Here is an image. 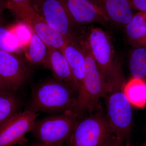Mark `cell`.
Here are the masks:
<instances>
[{"mask_svg": "<svg viewBox=\"0 0 146 146\" xmlns=\"http://www.w3.org/2000/svg\"><path fill=\"white\" fill-rule=\"evenodd\" d=\"M105 80L106 117L114 134L123 141L131 131L132 112L124 91L126 82L120 63L114 62Z\"/></svg>", "mask_w": 146, "mask_h": 146, "instance_id": "cell-1", "label": "cell"}, {"mask_svg": "<svg viewBox=\"0 0 146 146\" xmlns=\"http://www.w3.org/2000/svg\"><path fill=\"white\" fill-rule=\"evenodd\" d=\"M78 94L57 80L44 82L33 89L29 109L36 112L72 111L76 112Z\"/></svg>", "mask_w": 146, "mask_h": 146, "instance_id": "cell-2", "label": "cell"}, {"mask_svg": "<svg viewBox=\"0 0 146 146\" xmlns=\"http://www.w3.org/2000/svg\"><path fill=\"white\" fill-rule=\"evenodd\" d=\"M85 56V68L83 84L77 97L76 110L80 117L86 111L92 112L98 107L100 99L105 97L107 92L106 81L96 60L88 48L82 45Z\"/></svg>", "mask_w": 146, "mask_h": 146, "instance_id": "cell-3", "label": "cell"}, {"mask_svg": "<svg viewBox=\"0 0 146 146\" xmlns=\"http://www.w3.org/2000/svg\"><path fill=\"white\" fill-rule=\"evenodd\" d=\"M106 115L100 112L78 118L67 146H102L114 135Z\"/></svg>", "mask_w": 146, "mask_h": 146, "instance_id": "cell-4", "label": "cell"}, {"mask_svg": "<svg viewBox=\"0 0 146 146\" xmlns=\"http://www.w3.org/2000/svg\"><path fill=\"white\" fill-rule=\"evenodd\" d=\"M79 117L74 111H65L36 121L31 132L40 143L61 146L69 140Z\"/></svg>", "mask_w": 146, "mask_h": 146, "instance_id": "cell-5", "label": "cell"}, {"mask_svg": "<svg viewBox=\"0 0 146 146\" xmlns=\"http://www.w3.org/2000/svg\"><path fill=\"white\" fill-rule=\"evenodd\" d=\"M7 9L21 19L48 47L61 52L70 41L59 32L50 26L44 19L31 7L9 5L7 6Z\"/></svg>", "mask_w": 146, "mask_h": 146, "instance_id": "cell-6", "label": "cell"}, {"mask_svg": "<svg viewBox=\"0 0 146 146\" xmlns=\"http://www.w3.org/2000/svg\"><path fill=\"white\" fill-rule=\"evenodd\" d=\"M34 10L48 24L68 40L74 39L76 24L68 9L66 0H38Z\"/></svg>", "mask_w": 146, "mask_h": 146, "instance_id": "cell-7", "label": "cell"}, {"mask_svg": "<svg viewBox=\"0 0 146 146\" xmlns=\"http://www.w3.org/2000/svg\"><path fill=\"white\" fill-rule=\"evenodd\" d=\"M84 44L96 60L105 80L114 62V48L110 36L100 28H94L90 30Z\"/></svg>", "mask_w": 146, "mask_h": 146, "instance_id": "cell-8", "label": "cell"}, {"mask_svg": "<svg viewBox=\"0 0 146 146\" xmlns=\"http://www.w3.org/2000/svg\"><path fill=\"white\" fill-rule=\"evenodd\" d=\"M37 112L28 108L13 116L0 128V146H11L25 141V136L31 132L37 117Z\"/></svg>", "mask_w": 146, "mask_h": 146, "instance_id": "cell-9", "label": "cell"}, {"mask_svg": "<svg viewBox=\"0 0 146 146\" xmlns=\"http://www.w3.org/2000/svg\"><path fill=\"white\" fill-rule=\"evenodd\" d=\"M30 68L13 53L0 51V78L11 91L23 87L31 75Z\"/></svg>", "mask_w": 146, "mask_h": 146, "instance_id": "cell-10", "label": "cell"}, {"mask_svg": "<svg viewBox=\"0 0 146 146\" xmlns=\"http://www.w3.org/2000/svg\"><path fill=\"white\" fill-rule=\"evenodd\" d=\"M49 51L44 68L51 71L54 78L70 86L78 96L81 86L73 75L68 61L58 50L48 47Z\"/></svg>", "mask_w": 146, "mask_h": 146, "instance_id": "cell-11", "label": "cell"}, {"mask_svg": "<svg viewBox=\"0 0 146 146\" xmlns=\"http://www.w3.org/2000/svg\"><path fill=\"white\" fill-rule=\"evenodd\" d=\"M68 9L77 24L108 22L94 0H66Z\"/></svg>", "mask_w": 146, "mask_h": 146, "instance_id": "cell-12", "label": "cell"}, {"mask_svg": "<svg viewBox=\"0 0 146 146\" xmlns=\"http://www.w3.org/2000/svg\"><path fill=\"white\" fill-rule=\"evenodd\" d=\"M99 8L111 22L125 27L133 14L128 0H94Z\"/></svg>", "mask_w": 146, "mask_h": 146, "instance_id": "cell-13", "label": "cell"}, {"mask_svg": "<svg viewBox=\"0 0 146 146\" xmlns=\"http://www.w3.org/2000/svg\"><path fill=\"white\" fill-rule=\"evenodd\" d=\"M61 52L68 61L73 75L82 89L85 68V54L82 47L73 39L68 41Z\"/></svg>", "mask_w": 146, "mask_h": 146, "instance_id": "cell-14", "label": "cell"}, {"mask_svg": "<svg viewBox=\"0 0 146 146\" xmlns=\"http://www.w3.org/2000/svg\"><path fill=\"white\" fill-rule=\"evenodd\" d=\"M125 27L131 44L135 48H146V12L133 14Z\"/></svg>", "mask_w": 146, "mask_h": 146, "instance_id": "cell-15", "label": "cell"}, {"mask_svg": "<svg viewBox=\"0 0 146 146\" xmlns=\"http://www.w3.org/2000/svg\"><path fill=\"white\" fill-rule=\"evenodd\" d=\"M22 101L13 91H0V128L20 112Z\"/></svg>", "mask_w": 146, "mask_h": 146, "instance_id": "cell-16", "label": "cell"}, {"mask_svg": "<svg viewBox=\"0 0 146 146\" xmlns=\"http://www.w3.org/2000/svg\"><path fill=\"white\" fill-rule=\"evenodd\" d=\"M48 51V47L32 31L31 37L26 48V56L28 60L33 65L44 67Z\"/></svg>", "mask_w": 146, "mask_h": 146, "instance_id": "cell-17", "label": "cell"}, {"mask_svg": "<svg viewBox=\"0 0 146 146\" xmlns=\"http://www.w3.org/2000/svg\"><path fill=\"white\" fill-rule=\"evenodd\" d=\"M126 96L131 105L139 108L146 106V82L132 78L124 88Z\"/></svg>", "mask_w": 146, "mask_h": 146, "instance_id": "cell-18", "label": "cell"}, {"mask_svg": "<svg viewBox=\"0 0 146 146\" xmlns=\"http://www.w3.org/2000/svg\"><path fill=\"white\" fill-rule=\"evenodd\" d=\"M129 67L132 78L146 82V48H135L131 55Z\"/></svg>", "mask_w": 146, "mask_h": 146, "instance_id": "cell-19", "label": "cell"}, {"mask_svg": "<svg viewBox=\"0 0 146 146\" xmlns=\"http://www.w3.org/2000/svg\"><path fill=\"white\" fill-rule=\"evenodd\" d=\"M22 45L9 29L0 23V51L13 53L21 49Z\"/></svg>", "mask_w": 146, "mask_h": 146, "instance_id": "cell-20", "label": "cell"}, {"mask_svg": "<svg viewBox=\"0 0 146 146\" xmlns=\"http://www.w3.org/2000/svg\"><path fill=\"white\" fill-rule=\"evenodd\" d=\"M9 29L22 44L27 41H29L32 32L30 33V30L25 25H18Z\"/></svg>", "mask_w": 146, "mask_h": 146, "instance_id": "cell-21", "label": "cell"}, {"mask_svg": "<svg viewBox=\"0 0 146 146\" xmlns=\"http://www.w3.org/2000/svg\"><path fill=\"white\" fill-rule=\"evenodd\" d=\"M6 6L9 5H23L29 6L33 8L38 0H4Z\"/></svg>", "mask_w": 146, "mask_h": 146, "instance_id": "cell-22", "label": "cell"}, {"mask_svg": "<svg viewBox=\"0 0 146 146\" xmlns=\"http://www.w3.org/2000/svg\"><path fill=\"white\" fill-rule=\"evenodd\" d=\"M131 8L138 11L146 12V0H128Z\"/></svg>", "mask_w": 146, "mask_h": 146, "instance_id": "cell-23", "label": "cell"}, {"mask_svg": "<svg viewBox=\"0 0 146 146\" xmlns=\"http://www.w3.org/2000/svg\"><path fill=\"white\" fill-rule=\"evenodd\" d=\"M123 142L122 140L114 134L102 146H121Z\"/></svg>", "mask_w": 146, "mask_h": 146, "instance_id": "cell-24", "label": "cell"}, {"mask_svg": "<svg viewBox=\"0 0 146 146\" xmlns=\"http://www.w3.org/2000/svg\"><path fill=\"white\" fill-rule=\"evenodd\" d=\"M7 9L6 4L4 0H0V23L2 20L3 12Z\"/></svg>", "mask_w": 146, "mask_h": 146, "instance_id": "cell-25", "label": "cell"}, {"mask_svg": "<svg viewBox=\"0 0 146 146\" xmlns=\"http://www.w3.org/2000/svg\"><path fill=\"white\" fill-rule=\"evenodd\" d=\"M11 91L8 86L0 78V91Z\"/></svg>", "mask_w": 146, "mask_h": 146, "instance_id": "cell-26", "label": "cell"}, {"mask_svg": "<svg viewBox=\"0 0 146 146\" xmlns=\"http://www.w3.org/2000/svg\"><path fill=\"white\" fill-rule=\"evenodd\" d=\"M32 146H53L52 145H46V144H45L42 143H40V142H38V143H36L34 144Z\"/></svg>", "mask_w": 146, "mask_h": 146, "instance_id": "cell-27", "label": "cell"}, {"mask_svg": "<svg viewBox=\"0 0 146 146\" xmlns=\"http://www.w3.org/2000/svg\"><path fill=\"white\" fill-rule=\"evenodd\" d=\"M125 146H131L130 144L129 143V142H128L127 143L126 145Z\"/></svg>", "mask_w": 146, "mask_h": 146, "instance_id": "cell-28", "label": "cell"}, {"mask_svg": "<svg viewBox=\"0 0 146 146\" xmlns=\"http://www.w3.org/2000/svg\"><path fill=\"white\" fill-rule=\"evenodd\" d=\"M143 146H146V141L145 142V143L144 144V145Z\"/></svg>", "mask_w": 146, "mask_h": 146, "instance_id": "cell-29", "label": "cell"}]
</instances>
